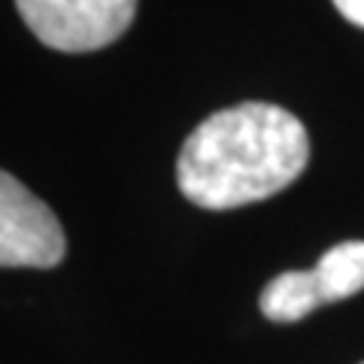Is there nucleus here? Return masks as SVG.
I'll list each match as a JSON object with an SVG mask.
<instances>
[{"label":"nucleus","instance_id":"nucleus-7","mask_svg":"<svg viewBox=\"0 0 364 364\" xmlns=\"http://www.w3.org/2000/svg\"><path fill=\"white\" fill-rule=\"evenodd\" d=\"M361 364H364V361H361Z\"/></svg>","mask_w":364,"mask_h":364},{"label":"nucleus","instance_id":"nucleus-3","mask_svg":"<svg viewBox=\"0 0 364 364\" xmlns=\"http://www.w3.org/2000/svg\"><path fill=\"white\" fill-rule=\"evenodd\" d=\"M64 252V228L49 203L0 170V267H55Z\"/></svg>","mask_w":364,"mask_h":364},{"label":"nucleus","instance_id":"nucleus-2","mask_svg":"<svg viewBox=\"0 0 364 364\" xmlns=\"http://www.w3.org/2000/svg\"><path fill=\"white\" fill-rule=\"evenodd\" d=\"M31 33L58 52H95L131 28L136 0H16Z\"/></svg>","mask_w":364,"mask_h":364},{"label":"nucleus","instance_id":"nucleus-6","mask_svg":"<svg viewBox=\"0 0 364 364\" xmlns=\"http://www.w3.org/2000/svg\"><path fill=\"white\" fill-rule=\"evenodd\" d=\"M334 6L340 9V16L346 21L364 28V0H334Z\"/></svg>","mask_w":364,"mask_h":364},{"label":"nucleus","instance_id":"nucleus-4","mask_svg":"<svg viewBox=\"0 0 364 364\" xmlns=\"http://www.w3.org/2000/svg\"><path fill=\"white\" fill-rule=\"evenodd\" d=\"M258 304L270 322L289 325V322H301L304 316H310L325 301L313 270H286L267 282Z\"/></svg>","mask_w":364,"mask_h":364},{"label":"nucleus","instance_id":"nucleus-1","mask_svg":"<svg viewBox=\"0 0 364 364\" xmlns=\"http://www.w3.org/2000/svg\"><path fill=\"white\" fill-rule=\"evenodd\" d=\"M310 164V134L289 109L237 104L213 112L176 158L179 191L203 210H237L289 188Z\"/></svg>","mask_w":364,"mask_h":364},{"label":"nucleus","instance_id":"nucleus-5","mask_svg":"<svg viewBox=\"0 0 364 364\" xmlns=\"http://www.w3.org/2000/svg\"><path fill=\"white\" fill-rule=\"evenodd\" d=\"M325 304L346 301L364 289V240L331 246L313 267Z\"/></svg>","mask_w":364,"mask_h":364}]
</instances>
